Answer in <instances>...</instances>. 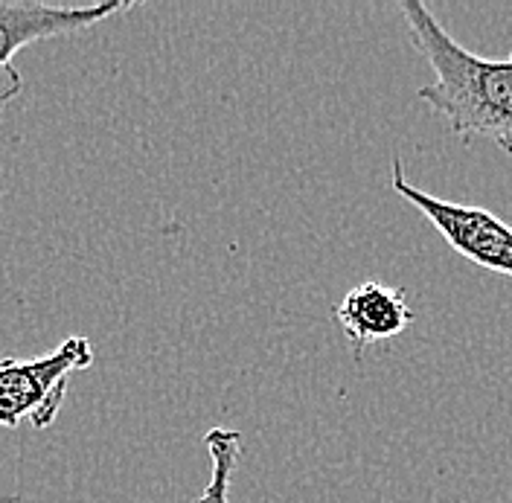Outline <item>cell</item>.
<instances>
[{"label": "cell", "mask_w": 512, "mask_h": 503, "mask_svg": "<svg viewBox=\"0 0 512 503\" xmlns=\"http://www.w3.org/2000/svg\"><path fill=\"white\" fill-rule=\"evenodd\" d=\"M204 442L210 451V480L195 503H230L233 474L242 457V434L233 428H213L207 431Z\"/></svg>", "instance_id": "8992f818"}, {"label": "cell", "mask_w": 512, "mask_h": 503, "mask_svg": "<svg viewBox=\"0 0 512 503\" xmlns=\"http://www.w3.org/2000/svg\"><path fill=\"white\" fill-rule=\"evenodd\" d=\"M408 38L419 59L434 70V82L419 88V102L440 114L463 140H489L512 155V53L483 59L466 50L422 0H399Z\"/></svg>", "instance_id": "6da1fadb"}, {"label": "cell", "mask_w": 512, "mask_h": 503, "mask_svg": "<svg viewBox=\"0 0 512 503\" xmlns=\"http://www.w3.org/2000/svg\"><path fill=\"white\" fill-rule=\"evenodd\" d=\"M128 0H102L91 6H50V3H3L0 0V111L24 91L15 56L38 41L64 38L102 24L111 15L128 12Z\"/></svg>", "instance_id": "277c9868"}, {"label": "cell", "mask_w": 512, "mask_h": 503, "mask_svg": "<svg viewBox=\"0 0 512 503\" xmlns=\"http://www.w3.org/2000/svg\"><path fill=\"white\" fill-rule=\"evenodd\" d=\"M390 187L408 204H414L460 256H466L469 262L492 274L512 280V227L507 221H501L483 207L446 201L414 187L405 175L402 158H393L390 163Z\"/></svg>", "instance_id": "3957f363"}, {"label": "cell", "mask_w": 512, "mask_h": 503, "mask_svg": "<svg viewBox=\"0 0 512 503\" xmlns=\"http://www.w3.org/2000/svg\"><path fill=\"white\" fill-rule=\"evenodd\" d=\"M94 364V346L85 335H70L47 355L30 361L0 358V428H50L59 416L73 373Z\"/></svg>", "instance_id": "7a4b0ae2"}, {"label": "cell", "mask_w": 512, "mask_h": 503, "mask_svg": "<svg viewBox=\"0 0 512 503\" xmlns=\"http://www.w3.org/2000/svg\"><path fill=\"white\" fill-rule=\"evenodd\" d=\"M414 317L405 288L384 285L379 280L352 285L335 306V320L355 355H361L367 346L399 338L402 332H408Z\"/></svg>", "instance_id": "5b68a950"}]
</instances>
